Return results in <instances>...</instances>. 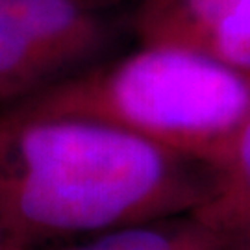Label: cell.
I'll use <instances>...</instances> for the list:
<instances>
[{
	"label": "cell",
	"instance_id": "obj_1",
	"mask_svg": "<svg viewBox=\"0 0 250 250\" xmlns=\"http://www.w3.org/2000/svg\"><path fill=\"white\" fill-rule=\"evenodd\" d=\"M211 167L93 119L0 109V223L26 250L193 215Z\"/></svg>",
	"mask_w": 250,
	"mask_h": 250
},
{
	"label": "cell",
	"instance_id": "obj_3",
	"mask_svg": "<svg viewBox=\"0 0 250 250\" xmlns=\"http://www.w3.org/2000/svg\"><path fill=\"white\" fill-rule=\"evenodd\" d=\"M132 30L141 45L186 48L250 72V0H137Z\"/></svg>",
	"mask_w": 250,
	"mask_h": 250
},
{
	"label": "cell",
	"instance_id": "obj_5",
	"mask_svg": "<svg viewBox=\"0 0 250 250\" xmlns=\"http://www.w3.org/2000/svg\"><path fill=\"white\" fill-rule=\"evenodd\" d=\"M193 217L223 239L250 228V111L211 165V188Z\"/></svg>",
	"mask_w": 250,
	"mask_h": 250
},
{
	"label": "cell",
	"instance_id": "obj_9",
	"mask_svg": "<svg viewBox=\"0 0 250 250\" xmlns=\"http://www.w3.org/2000/svg\"><path fill=\"white\" fill-rule=\"evenodd\" d=\"M107 4H113V6H121V8H135V2L137 0H104Z\"/></svg>",
	"mask_w": 250,
	"mask_h": 250
},
{
	"label": "cell",
	"instance_id": "obj_4",
	"mask_svg": "<svg viewBox=\"0 0 250 250\" xmlns=\"http://www.w3.org/2000/svg\"><path fill=\"white\" fill-rule=\"evenodd\" d=\"M65 80L21 0H0V109Z\"/></svg>",
	"mask_w": 250,
	"mask_h": 250
},
{
	"label": "cell",
	"instance_id": "obj_8",
	"mask_svg": "<svg viewBox=\"0 0 250 250\" xmlns=\"http://www.w3.org/2000/svg\"><path fill=\"white\" fill-rule=\"evenodd\" d=\"M0 250H26L9 235V232L4 228L2 223H0Z\"/></svg>",
	"mask_w": 250,
	"mask_h": 250
},
{
	"label": "cell",
	"instance_id": "obj_2",
	"mask_svg": "<svg viewBox=\"0 0 250 250\" xmlns=\"http://www.w3.org/2000/svg\"><path fill=\"white\" fill-rule=\"evenodd\" d=\"M11 107L113 125L211 167L250 111V72L186 48L137 43Z\"/></svg>",
	"mask_w": 250,
	"mask_h": 250
},
{
	"label": "cell",
	"instance_id": "obj_6",
	"mask_svg": "<svg viewBox=\"0 0 250 250\" xmlns=\"http://www.w3.org/2000/svg\"><path fill=\"white\" fill-rule=\"evenodd\" d=\"M193 217H172L91 233L34 250H174L186 239Z\"/></svg>",
	"mask_w": 250,
	"mask_h": 250
},
{
	"label": "cell",
	"instance_id": "obj_7",
	"mask_svg": "<svg viewBox=\"0 0 250 250\" xmlns=\"http://www.w3.org/2000/svg\"><path fill=\"white\" fill-rule=\"evenodd\" d=\"M224 250H250V228L235 237L224 239Z\"/></svg>",
	"mask_w": 250,
	"mask_h": 250
}]
</instances>
